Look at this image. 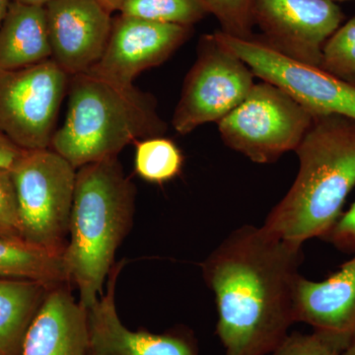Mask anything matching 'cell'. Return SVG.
Wrapping results in <instances>:
<instances>
[{
    "label": "cell",
    "mask_w": 355,
    "mask_h": 355,
    "mask_svg": "<svg viewBox=\"0 0 355 355\" xmlns=\"http://www.w3.org/2000/svg\"><path fill=\"white\" fill-rule=\"evenodd\" d=\"M50 58L44 7L11 2L0 26V70L25 69Z\"/></svg>",
    "instance_id": "cell-16"
},
{
    "label": "cell",
    "mask_w": 355,
    "mask_h": 355,
    "mask_svg": "<svg viewBox=\"0 0 355 355\" xmlns=\"http://www.w3.org/2000/svg\"><path fill=\"white\" fill-rule=\"evenodd\" d=\"M118 12L163 24L191 27L209 14L202 0H123Z\"/></svg>",
    "instance_id": "cell-20"
},
{
    "label": "cell",
    "mask_w": 355,
    "mask_h": 355,
    "mask_svg": "<svg viewBox=\"0 0 355 355\" xmlns=\"http://www.w3.org/2000/svg\"><path fill=\"white\" fill-rule=\"evenodd\" d=\"M314 118L284 90L263 80L217 125L225 146L254 163L268 164L296 150Z\"/></svg>",
    "instance_id": "cell-6"
},
{
    "label": "cell",
    "mask_w": 355,
    "mask_h": 355,
    "mask_svg": "<svg viewBox=\"0 0 355 355\" xmlns=\"http://www.w3.org/2000/svg\"><path fill=\"white\" fill-rule=\"evenodd\" d=\"M331 1H355V0H331Z\"/></svg>",
    "instance_id": "cell-31"
},
{
    "label": "cell",
    "mask_w": 355,
    "mask_h": 355,
    "mask_svg": "<svg viewBox=\"0 0 355 355\" xmlns=\"http://www.w3.org/2000/svg\"><path fill=\"white\" fill-rule=\"evenodd\" d=\"M24 149L13 144L6 135L0 133V170H8L15 164Z\"/></svg>",
    "instance_id": "cell-26"
},
{
    "label": "cell",
    "mask_w": 355,
    "mask_h": 355,
    "mask_svg": "<svg viewBox=\"0 0 355 355\" xmlns=\"http://www.w3.org/2000/svg\"><path fill=\"white\" fill-rule=\"evenodd\" d=\"M254 77L250 67L214 33L205 35L198 43L197 60L184 79L173 128L184 135L205 123H218L244 101L254 86Z\"/></svg>",
    "instance_id": "cell-8"
},
{
    "label": "cell",
    "mask_w": 355,
    "mask_h": 355,
    "mask_svg": "<svg viewBox=\"0 0 355 355\" xmlns=\"http://www.w3.org/2000/svg\"><path fill=\"white\" fill-rule=\"evenodd\" d=\"M224 46L241 58L254 76L277 86L314 116L338 114L355 120V85L316 65L303 64L259 40L214 33Z\"/></svg>",
    "instance_id": "cell-9"
},
{
    "label": "cell",
    "mask_w": 355,
    "mask_h": 355,
    "mask_svg": "<svg viewBox=\"0 0 355 355\" xmlns=\"http://www.w3.org/2000/svg\"><path fill=\"white\" fill-rule=\"evenodd\" d=\"M207 12L220 23L221 32L237 38H252V0H202Z\"/></svg>",
    "instance_id": "cell-22"
},
{
    "label": "cell",
    "mask_w": 355,
    "mask_h": 355,
    "mask_svg": "<svg viewBox=\"0 0 355 355\" xmlns=\"http://www.w3.org/2000/svg\"><path fill=\"white\" fill-rule=\"evenodd\" d=\"M343 355H355V340L343 352Z\"/></svg>",
    "instance_id": "cell-30"
},
{
    "label": "cell",
    "mask_w": 355,
    "mask_h": 355,
    "mask_svg": "<svg viewBox=\"0 0 355 355\" xmlns=\"http://www.w3.org/2000/svg\"><path fill=\"white\" fill-rule=\"evenodd\" d=\"M303 245L261 226L236 229L202 263L216 297V334L225 355H268L286 340Z\"/></svg>",
    "instance_id": "cell-1"
},
{
    "label": "cell",
    "mask_w": 355,
    "mask_h": 355,
    "mask_svg": "<svg viewBox=\"0 0 355 355\" xmlns=\"http://www.w3.org/2000/svg\"><path fill=\"white\" fill-rule=\"evenodd\" d=\"M135 144V170L144 181L165 184L181 174L184 155L173 140L164 137H149Z\"/></svg>",
    "instance_id": "cell-19"
},
{
    "label": "cell",
    "mask_w": 355,
    "mask_h": 355,
    "mask_svg": "<svg viewBox=\"0 0 355 355\" xmlns=\"http://www.w3.org/2000/svg\"><path fill=\"white\" fill-rule=\"evenodd\" d=\"M295 151V181L263 226L280 239L303 245L330 232L355 187V120L315 116Z\"/></svg>",
    "instance_id": "cell-2"
},
{
    "label": "cell",
    "mask_w": 355,
    "mask_h": 355,
    "mask_svg": "<svg viewBox=\"0 0 355 355\" xmlns=\"http://www.w3.org/2000/svg\"><path fill=\"white\" fill-rule=\"evenodd\" d=\"M193 27L163 24L130 16L113 18L101 58L87 72L123 86H132L141 72L158 67L190 38Z\"/></svg>",
    "instance_id": "cell-11"
},
{
    "label": "cell",
    "mask_w": 355,
    "mask_h": 355,
    "mask_svg": "<svg viewBox=\"0 0 355 355\" xmlns=\"http://www.w3.org/2000/svg\"><path fill=\"white\" fill-rule=\"evenodd\" d=\"M0 238L22 239L15 189L8 170H0Z\"/></svg>",
    "instance_id": "cell-23"
},
{
    "label": "cell",
    "mask_w": 355,
    "mask_h": 355,
    "mask_svg": "<svg viewBox=\"0 0 355 355\" xmlns=\"http://www.w3.org/2000/svg\"><path fill=\"white\" fill-rule=\"evenodd\" d=\"M70 284L51 287L26 331L20 355H88L87 310Z\"/></svg>",
    "instance_id": "cell-15"
},
{
    "label": "cell",
    "mask_w": 355,
    "mask_h": 355,
    "mask_svg": "<svg viewBox=\"0 0 355 355\" xmlns=\"http://www.w3.org/2000/svg\"><path fill=\"white\" fill-rule=\"evenodd\" d=\"M321 69L355 85V16L324 43Z\"/></svg>",
    "instance_id": "cell-21"
},
{
    "label": "cell",
    "mask_w": 355,
    "mask_h": 355,
    "mask_svg": "<svg viewBox=\"0 0 355 355\" xmlns=\"http://www.w3.org/2000/svg\"><path fill=\"white\" fill-rule=\"evenodd\" d=\"M12 0H0V26L3 22Z\"/></svg>",
    "instance_id": "cell-29"
},
{
    "label": "cell",
    "mask_w": 355,
    "mask_h": 355,
    "mask_svg": "<svg viewBox=\"0 0 355 355\" xmlns=\"http://www.w3.org/2000/svg\"><path fill=\"white\" fill-rule=\"evenodd\" d=\"M14 2L18 3L26 4V6H46V4L50 3L51 0H12Z\"/></svg>",
    "instance_id": "cell-28"
},
{
    "label": "cell",
    "mask_w": 355,
    "mask_h": 355,
    "mask_svg": "<svg viewBox=\"0 0 355 355\" xmlns=\"http://www.w3.org/2000/svg\"><path fill=\"white\" fill-rule=\"evenodd\" d=\"M135 195L118 157L77 169L64 261L86 310L104 293L116 251L132 227Z\"/></svg>",
    "instance_id": "cell-3"
},
{
    "label": "cell",
    "mask_w": 355,
    "mask_h": 355,
    "mask_svg": "<svg viewBox=\"0 0 355 355\" xmlns=\"http://www.w3.org/2000/svg\"><path fill=\"white\" fill-rule=\"evenodd\" d=\"M69 79L51 58L0 70V133L24 150L50 148Z\"/></svg>",
    "instance_id": "cell-7"
},
{
    "label": "cell",
    "mask_w": 355,
    "mask_h": 355,
    "mask_svg": "<svg viewBox=\"0 0 355 355\" xmlns=\"http://www.w3.org/2000/svg\"><path fill=\"white\" fill-rule=\"evenodd\" d=\"M252 21L261 43L286 57L321 67L324 43L343 15L331 0H252Z\"/></svg>",
    "instance_id": "cell-10"
},
{
    "label": "cell",
    "mask_w": 355,
    "mask_h": 355,
    "mask_svg": "<svg viewBox=\"0 0 355 355\" xmlns=\"http://www.w3.org/2000/svg\"><path fill=\"white\" fill-rule=\"evenodd\" d=\"M268 355H343V352L323 336L294 333L286 336Z\"/></svg>",
    "instance_id": "cell-24"
},
{
    "label": "cell",
    "mask_w": 355,
    "mask_h": 355,
    "mask_svg": "<svg viewBox=\"0 0 355 355\" xmlns=\"http://www.w3.org/2000/svg\"><path fill=\"white\" fill-rule=\"evenodd\" d=\"M88 355H92V354H91L90 352H89Z\"/></svg>",
    "instance_id": "cell-32"
},
{
    "label": "cell",
    "mask_w": 355,
    "mask_h": 355,
    "mask_svg": "<svg viewBox=\"0 0 355 355\" xmlns=\"http://www.w3.org/2000/svg\"><path fill=\"white\" fill-rule=\"evenodd\" d=\"M345 253L355 254V202L324 237Z\"/></svg>",
    "instance_id": "cell-25"
},
{
    "label": "cell",
    "mask_w": 355,
    "mask_h": 355,
    "mask_svg": "<svg viewBox=\"0 0 355 355\" xmlns=\"http://www.w3.org/2000/svg\"><path fill=\"white\" fill-rule=\"evenodd\" d=\"M67 113L50 148L79 169L118 157L125 146L163 137L167 125L153 95L84 72L70 76Z\"/></svg>",
    "instance_id": "cell-4"
},
{
    "label": "cell",
    "mask_w": 355,
    "mask_h": 355,
    "mask_svg": "<svg viewBox=\"0 0 355 355\" xmlns=\"http://www.w3.org/2000/svg\"><path fill=\"white\" fill-rule=\"evenodd\" d=\"M294 320L312 327L345 352L355 340V254L323 282L301 275L294 293Z\"/></svg>",
    "instance_id": "cell-14"
},
{
    "label": "cell",
    "mask_w": 355,
    "mask_h": 355,
    "mask_svg": "<svg viewBox=\"0 0 355 355\" xmlns=\"http://www.w3.org/2000/svg\"><path fill=\"white\" fill-rule=\"evenodd\" d=\"M44 10L51 60L70 76L92 69L108 44L111 11L99 0H51Z\"/></svg>",
    "instance_id": "cell-12"
},
{
    "label": "cell",
    "mask_w": 355,
    "mask_h": 355,
    "mask_svg": "<svg viewBox=\"0 0 355 355\" xmlns=\"http://www.w3.org/2000/svg\"><path fill=\"white\" fill-rule=\"evenodd\" d=\"M76 171L51 148L23 151L10 170L23 240L64 254Z\"/></svg>",
    "instance_id": "cell-5"
},
{
    "label": "cell",
    "mask_w": 355,
    "mask_h": 355,
    "mask_svg": "<svg viewBox=\"0 0 355 355\" xmlns=\"http://www.w3.org/2000/svg\"><path fill=\"white\" fill-rule=\"evenodd\" d=\"M0 279L32 280L49 287L70 284L64 254L15 238H0Z\"/></svg>",
    "instance_id": "cell-18"
},
{
    "label": "cell",
    "mask_w": 355,
    "mask_h": 355,
    "mask_svg": "<svg viewBox=\"0 0 355 355\" xmlns=\"http://www.w3.org/2000/svg\"><path fill=\"white\" fill-rule=\"evenodd\" d=\"M125 261L116 263L107 279L106 291L87 310L89 352L92 355H198L190 334H154L128 329L116 307V287Z\"/></svg>",
    "instance_id": "cell-13"
},
{
    "label": "cell",
    "mask_w": 355,
    "mask_h": 355,
    "mask_svg": "<svg viewBox=\"0 0 355 355\" xmlns=\"http://www.w3.org/2000/svg\"><path fill=\"white\" fill-rule=\"evenodd\" d=\"M99 1L113 13L114 11H119L123 0H99Z\"/></svg>",
    "instance_id": "cell-27"
},
{
    "label": "cell",
    "mask_w": 355,
    "mask_h": 355,
    "mask_svg": "<svg viewBox=\"0 0 355 355\" xmlns=\"http://www.w3.org/2000/svg\"><path fill=\"white\" fill-rule=\"evenodd\" d=\"M50 288L32 280L0 279V355H20L26 331Z\"/></svg>",
    "instance_id": "cell-17"
}]
</instances>
